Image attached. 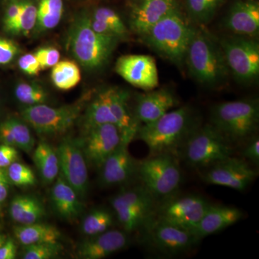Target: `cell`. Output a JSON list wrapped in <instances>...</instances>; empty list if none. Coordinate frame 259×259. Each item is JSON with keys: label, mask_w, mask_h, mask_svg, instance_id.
<instances>
[{"label": "cell", "mask_w": 259, "mask_h": 259, "mask_svg": "<svg viewBox=\"0 0 259 259\" xmlns=\"http://www.w3.org/2000/svg\"><path fill=\"white\" fill-rule=\"evenodd\" d=\"M194 29L177 10L155 24L141 38L158 55L182 68Z\"/></svg>", "instance_id": "4"}, {"label": "cell", "mask_w": 259, "mask_h": 259, "mask_svg": "<svg viewBox=\"0 0 259 259\" xmlns=\"http://www.w3.org/2000/svg\"><path fill=\"white\" fill-rule=\"evenodd\" d=\"M177 10V0H139L131 10L130 25L141 37L161 19Z\"/></svg>", "instance_id": "18"}, {"label": "cell", "mask_w": 259, "mask_h": 259, "mask_svg": "<svg viewBox=\"0 0 259 259\" xmlns=\"http://www.w3.org/2000/svg\"><path fill=\"white\" fill-rule=\"evenodd\" d=\"M235 146L212 124L201 125L181 150L179 158L195 169H205L233 156Z\"/></svg>", "instance_id": "6"}, {"label": "cell", "mask_w": 259, "mask_h": 259, "mask_svg": "<svg viewBox=\"0 0 259 259\" xmlns=\"http://www.w3.org/2000/svg\"><path fill=\"white\" fill-rule=\"evenodd\" d=\"M10 184L18 187H31L36 183L35 174L27 165L15 161L6 168Z\"/></svg>", "instance_id": "37"}, {"label": "cell", "mask_w": 259, "mask_h": 259, "mask_svg": "<svg viewBox=\"0 0 259 259\" xmlns=\"http://www.w3.org/2000/svg\"><path fill=\"white\" fill-rule=\"evenodd\" d=\"M115 69L127 82L145 91L155 90L159 84L157 66L152 56H120L116 62Z\"/></svg>", "instance_id": "16"}, {"label": "cell", "mask_w": 259, "mask_h": 259, "mask_svg": "<svg viewBox=\"0 0 259 259\" xmlns=\"http://www.w3.org/2000/svg\"><path fill=\"white\" fill-rule=\"evenodd\" d=\"M51 79L58 90L68 91L74 88L81 81V71L74 61H60L52 68Z\"/></svg>", "instance_id": "31"}, {"label": "cell", "mask_w": 259, "mask_h": 259, "mask_svg": "<svg viewBox=\"0 0 259 259\" xmlns=\"http://www.w3.org/2000/svg\"><path fill=\"white\" fill-rule=\"evenodd\" d=\"M18 159V151L16 148L9 145H0V168H6Z\"/></svg>", "instance_id": "44"}, {"label": "cell", "mask_w": 259, "mask_h": 259, "mask_svg": "<svg viewBox=\"0 0 259 259\" xmlns=\"http://www.w3.org/2000/svg\"><path fill=\"white\" fill-rule=\"evenodd\" d=\"M243 159L258 166L259 165V139L257 135L248 140L241 153Z\"/></svg>", "instance_id": "43"}, {"label": "cell", "mask_w": 259, "mask_h": 259, "mask_svg": "<svg viewBox=\"0 0 259 259\" xmlns=\"http://www.w3.org/2000/svg\"><path fill=\"white\" fill-rule=\"evenodd\" d=\"M51 197L54 209L63 219L72 221L79 218L82 210L79 195L60 175L51 190Z\"/></svg>", "instance_id": "24"}, {"label": "cell", "mask_w": 259, "mask_h": 259, "mask_svg": "<svg viewBox=\"0 0 259 259\" xmlns=\"http://www.w3.org/2000/svg\"><path fill=\"white\" fill-rule=\"evenodd\" d=\"M128 144L120 146L105 160L100 170V183L105 187L122 185L137 177L138 162L130 154Z\"/></svg>", "instance_id": "17"}, {"label": "cell", "mask_w": 259, "mask_h": 259, "mask_svg": "<svg viewBox=\"0 0 259 259\" xmlns=\"http://www.w3.org/2000/svg\"><path fill=\"white\" fill-rule=\"evenodd\" d=\"M84 100L59 107L40 105L27 106L22 111L23 120L37 134L46 136L62 134L69 131L81 115Z\"/></svg>", "instance_id": "12"}, {"label": "cell", "mask_w": 259, "mask_h": 259, "mask_svg": "<svg viewBox=\"0 0 259 259\" xmlns=\"http://www.w3.org/2000/svg\"><path fill=\"white\" fill-rule=\"evenodd\" d=\"M210 124L233 146L256 135L259 126V102L249 98L221 102L212 107Z\"/></svg>", "instance_id": "5"}, {"label": "cell", "mask_w": 259, "mask_h": 259, "mask_svg": "<svg viewBox=\"0 0 259 259\" xmlns=\"http://www.w3.org/2000/svg\"><path fill=\"white\" fill-rule=\"evenodd\" d=\"M258 175V171L245 159L232 156L202 170L201 178L207 185L243 192L254 182Z\"/></svg>", "instance_id": "13"}, {"label": "cell", "mask_w": 259, "mask_h": 259, "mask_svg": "<svg viewBox=\"0 0 259 259\" xmlns=\"http://www.w3.org/2000/svg\"><path fill=\"white\" fill-rule=\"evenodd\" d=\"M136 97L134 112L141 125L151 123L179 104L176 95L169 89L150 90Z\"/></svg>", "instance_id": "19"}, {"label": "cell", "mask_w": 259, "mask_h": 259, "mask_svg": "<svg viewBox=\"0 0 259 259\" xmlns=\"http://www.w3.org/2000/svg\"><path fill=\"white\" fill-rule=\"evenodd\" d=\"M107 123L116 125L110 106V88L104 89L95 95L89 104L83 117L85 132L95 126Z\"/></svg>", "instance_id": "27"}, {"label": "cell", "mask_w": 259, "mask_h": 259, "mask_svg": "<svg viewBox=\"0 0 259 259\" xmlns=\"http://www.w3.org/2000/svg\"><path fill=\"white\" fill-rule=\"evenodd\" d=\"M17 246L11 239H7L0 247V259H14L16 257Z\"/></svg>", "instance_id": "47"}, {"label": "cell", "mask_w": 259, "mask_h": 259, "mask_svg": "<svg viewBox=\"0 0 259 259\" xmlns=\"http://www.w3.org/2000/svg\"><path fill=\"white\" fill-rule=\"evenodd\" d=\"M34 54L36 56L42 70L53 68L60 61V52L54 47L38 48Z\"/></svg>", "instance_id": "39"}, {"label": "cell", "mask_w": 259, "mask_h": 259, "mask_svg": "<svg viewBox=\"0 0 259 259\" xmlns=\"http://www.w3.org/2000/svg\"><path fill=\"white\" fill-rule=\"evenodd\" d=\"M139 233L147 248L168 258L185 254L199 243L190 231L154 218Z\"/></svg>", "instance_id": "10"}, {"label": "cell", "mask_w": 259, "mask_h": 259, "mask_svg": "<svg viewBox=\"0 0 259 259\" xmlns=\"http://www.w3.org/2000/svg\"><path fill=\"white\" fill-rule=\"evenodd\" d=\"M33 160L44 183L50 185L60 174L57 151L46 142H40L34 150Z\"/></svg>", "instance_id": "29"}, {"label": "cell", "mask_w": 259, "mask_h": 259, "mask_svg": "<svg viewBox=\"0 0 259 259\" xmlns=\"http://www.w3.org/2000/svg\"><path fill=\"white\" fill-rule=\"evenodd\" d=\"M89 17L90 26L97 33L117 37L121 41L129 38L131 34L128 28L120 15L111 8L100 7Z\"/></svg>", "instance_id": "25"}, {"label": "cell", "mask_w": 259, "mask_h": 259, "mask_svg": "<svg viewBox=\"0 0 259 259\" xmlns=\"http://www.w3.org/2000/svg\"><path fill=\"white\" fill-rule=\"evenodd\" d=\"M37 23V5L32 0H24L23 9L16 23L10 28L8 33L28 36Z\"/></svg>", "instance_id": "34"}, {"label": "cell", "mask_w": 259, "mask_h": 259, "mask_svg": "<svg viewBox=\"0 0 259 259\" xmlns=\"http://www.w3.org/2000/svg\"><path fill=\"white\" fill-rule=\"evenodd\" d=\"M12 219L20 225L38 223L45 217L46 210L42 202L33 196L18 195L10 205Z\"/></svg>", "instance_id": "26"}, {"label": "cell", "mask_w": 259, "mask_h": 259, "mask_svg": "<svg viewBox=\"0 0 259 259\" xmlns=\"http://www.w3.org/2000/svg\"><path fill=\"white\" fill-rule=\"evenodd\" d=\"M157 202L141 185L123 189L110 199L117 221L128 234L139 233L153 219Z\"/></svg>", "instance_id": "8"}, {"label": "cell", "mask_w": 259, "mask_h": 259, "mask_svg": "<svg viewBox=\"0 0 259 259\" xmlns=\"http://www.w3.org/2000/svg\"><path fill=\"white\" fill-rule=\"evenodd\" d=\"M223 0H187L191 19L200 25L209 23L222 5Z\"/></svg>", "instance_id": "33"}, {"label": "cell", "mask_w": 259, "mask_h": 259, "mask_svg": "<svg viewBox=\"0 0 259 259\" xmlns=\"http://www.w3.org/2000/svg\"><path fill=\"white\" fill-rule=\"evenodd\" d=\"M10 182L7 175L6 168H0V207L8 198Z\"/></svg>", "instance_id": "45"}, {"label": "cell", "mask_w": 259, "mask_h": 259, "mask_svg": "<svg viewBox=\"0 0 259 259\" xmlns=\"http://www.w3.org/2000/svg\"><path fill=\"white\" fill-rule=\"evenodd\" d=\"M230 74L238 82L250 85L259 76V44L253 37L228 36L219 40Z\"/></svg>", "instance_id": "9"}, {"label": "cell", "mask_w": 259, "mask_h": 259, "mask_svg": "<svg viewBox=\"0 0 259 259\" xmlns=\"http://www.w3.org/2000/svg\"><path fill=\"white\" fill-rule=\"evenodd\" d=\"M14 234L19 243L24 246L59 242L61 236V232L55 226L40 222L15 226Z\"/></svg>", "instance_id": "28"}, {"label": "cell", "mask_w": 259, "mask_h": 259, "mask_svg": "<svg viewBox=\"0 0 259 259\" xmlns=\"http://www.w3.org/2000/svg\"><path fill=\"white\" fill-rule=\"evenodd\" d=\"M63 0H39L37 5V23L34 35H41L56 28L64 13Z\"/></svg>", "instance_id": "30"}, {"label": "cell", "mask_w": 259, "mask_h": 259, "mask_svg": "<svg viewBox=\"0 0 259 259\" xmlns=\"http://www.w3.org/2000/svg\"><path fill=\"white\" fill-rule=\"evenodd\" d=\"M23 2L24 0H9L3 17V28L5 32H8L18 20L23 9Z\"/></svg>", "instance_id": "41"}, {"label": "cell", "mask_w": 259, "mask_h": 259, "mask_svg": "<svg viewBox=\"0 0 259 259\" xmlns=\"http://www.w3.org/2000/svg\"><path fill=\"white\" fill-rule=\"evenodd\" d=\"M57 153L59 175L74 189L79 197H84L88 189V168L81 141L71 138L63 140Z\"/></svg>", "instance_id": "14"}, {"label": "cell", "mask_w": 259, "mask_h": 259, "mask_svg": "<svg viewBox=\"0 0 259 259\" xmlns=\"http://www.w3.org/2000/svg\"><path fill=\"white\" fill-rule=\"evenodd\" d=\"M201 125L197 112L185 105L169 110L151 123L140 125L135 139L147 146L149 155L168 153L179 158L187 140Z\"/></svg>", "instance_id": "1"}, {"label": "cell", "mask_w": 259, "mask_h": 259, "mask_svg": "<svg viewBox=\"0 0 259 259\" xmlns=\"http://www.w3.org/2000/svg\"><path fill=\"white\" fill-rule=\"evenodd\" d=\"M121 40L101 35L90 26L88 15H78L68 32L67 44L71 55L84 69H101L107 65Z\"/></svg>", "instance_id": "3"}, {"label": "cell", "mask_w": 259, "mask_h": 259, "mask_svg": "<svg viewBox=\"0 0 259 259\" xmlns=\"http://www.w3.org/2000/svg\"><path fill=\"white\" fill-rule=\"evenodd\" d=\"M62 250L59 242L41 243L27 245L24 249L23 258L25 259H51L58 256Z\"/></svg>", "instance_id": "38"}, {"label": "cell", "mask_w": 259, "mask_h": 259, "mask_svg": "<svg viewBox=\"0 0 259 259\" xmlns=\"http://www.w3.org/2000/svg\"><path fill=\"white\" fill-rule=\"evenodd\" d=\"M185 64L194 79L204 87L222 88L228 81L230 71L219 40L202 25L194 29Z\"/></svg>", "instance_id": "2"}, {"label": "cell", "mask_w": 259, "mask_h": 259, "mask_svg": "<svg viewBox=\"0 0 259 259\" xmlns=\"http://www.w3.org/2000/svg\"><path fill=\"white\" fill-rule=\"evenodd\" d=\"M210 204L199 194H176L157 202L154 219L192 232Z\"/></svg>", "instance_id": "11"}, {"label": "cell", "mask_w": 259, "mask_h": 259, "mask_svg": "<svg viewBox=\"0 0 259 259\" xmlns=\"http://www.w3.org/2000/svg\"><path fill=\"white\" fill-rule=\"evenodd\" d=\"M137 178L158 202L170 197L183 181L180 158L168 153L149 155L138 162Z\"/></svg>", "instance_id": "7"}, {"label": "cell", "mask_w": 259, "mask_h": 259, "mask_svg": "<svg viewBox=\"0 0 259 259\" xmlns=\"http://www.w3.org/2000/svg\"><path fill=\"white\" fill-rule=\"evenodd\" d=\"M20 51V47L14 40L0 37V66L11 64Z\"/></svg>", "instance_id": "40"}, {"label": "cell", "mask_w": 259, "mask_h": 259, "mask_svg": "<svg viewBox=\"0 0 259 259\" xmlns=\"http://www.w3.org/2000/svg\"><path fill=\"white\" fill-rule=\"evenodd\" d=\"M225 26L236 34L253 37L259 32V5L255 1H238L225 19Z\"/></svg>", "instance_id": "22"}, {"label": "cell", "mask_w": 259, "mask_h": 259, "mask_svg": "<svg viewBox=\"0 0 259 259\" xmlns=\"http://www.w3.org/2000/svg\"><path fill=\"white\" fill-rule=\"evenodd\" d=\"M130 94L119 88H110V101L116 125L120 130L122 141L130 144L134 141L141 123L129 107Z\"/></svg>", "instance_id": "23"}, {"label": "cell", "mask_w": 259, "mask_h": 259, "mask_svg": "<svg viewBox=\"0 0 259 259\" xmlns=\"http://www.w3.org/2000/svg\"><path fill=\"white\" fill-rule=\"evenodd\" d=\"M18 67L24 74L30 76H37L42 71L40 65L34 54H25L18 59Z\"/></svg>", "instance_id": "42"}, {"label": "cell", "mask_w": 259, "mask_h": 259, "mask_svg": "<svg viewBox=\"0 0 259 259\" xmlns=\"http://www.w3.org/2000/svg\"><path fill=\"white\" fill-rule=\"evenodd\" d=\"M244 217L241 209L224 204H209L197 226L191 233L200 241L206 237L224 231Z\"/></svg>", "instance_id": "20"}, {"label": "cell", "mask_w": 259, "mask_h": 259, "mask_svg": "<svg viewBox=\"0 0 259 259\" xmlns=\"http://www.w3.org/2000/svg\"><path fill=\"white\" fill-rule=\"evenodd\" d=\"M81 142L87 161L100 169L105 160L120 146L122 136L120 130L114 124H102L86 131Z\"/></svg>", "instance_id": "15"}, {"label": "cell", "mask_w": 259, "mask_h": 259, "mask_svg": "<svg viewBox=\"0 0 259 259\" xmlns=\"http://www.w3.org/2000/svg\"><path fill=\"white\" fill-rule=\"evenodd\" d=\"M8 120L11 127L15 148H20L28 153L32 152L35 141L28 125L23 121L13 117L8 119Z\"/></svg>", "instance_id": "36"}, {"label": "cell", "mask_w": 259, "mask_h": 259, "mask_svg": "<svg viewBox=\"0 0 259 259\" xmlns=\"http://www.w3.org/2000/svg\"><path fill=\"white\" fill-rule=\"evenodd\" d=\"M128 243V233L110 229L81 243L78 248V256L83 259L106 258L124 249Z\"/></svg>", "instance_id": "21"}, {"label": "cell", "mask_w": 259, "mask_h": 259, "mask_svg": "<svg viewBox=\"0 0 259 259\" xmlns=\"http://www.w3.org/2000/svg\"><path fill=\"white\" fill-rule=\"evenodd\" d=\"M7 239H8V238H7V236H5V235L0 233V247L4 244L5 242L7 241Z\"/></svg>", "instance_id": "48"}, {"label": "cell", "mask_w": 259, "mask_h": 259, "mask_svg": "<svg viewBox=\"0 0 259 259\" xmlns=\"http://www.w3.org/2000/svg\"><path fill=\"white\" fill-rule=\"evenodd\" d=\"M0 142L3 144L9 145L15 147L11 127L8 119L0 123Z\"/></svg>", "instance_id": "46"}, {"label": "cell", "mask_w": 259, "mask_h": 259, "mask_svg": "<svg viewBox=\"0 0 259 259\" xmlns=\"http://www.w3.org/2000/svg\"><path fill=\"white\" fill-rule=\"evenodd\" d=\"M15 96L19 102L27 106L45 104L48 100V94L40 84L26 81L16 85Z\"/></svg>", "instance_id": "35"}, {"label": "cell", "mask_w": 259, "mask_h": 259, "mask_svg": "<svg viewBox=\"0 0 259 259\" xmlns=\"http://www.w3.org/2000/svg\"><path fill=\"white\" fill-rule=\"evenodd\" d=\"M115 214L108 209L99 208L92 211L83 219L81 229L83 234L95 236L108 231L114 225Z\"/></svg>", "instance_id": "32"}]
</instances>
